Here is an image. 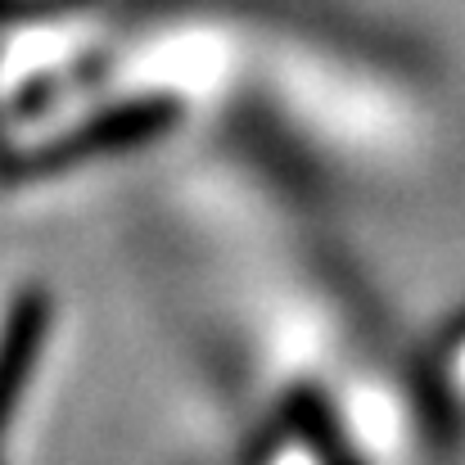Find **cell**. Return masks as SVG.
<instances>
[{"instance_id":"1","label":"cell","mask_w":465,"mask_h":465,"mask_svg":"<svg viewBox=\"0 0 465 465\" xmlns=\"http://www.w3.org/2000/svg\"><path fill=\"white\" fill-rule=\"evenodd\" d=\"M172 104H132V109H118V114H104L100 123L54 141L45 158L36 154L41 167H64V163H77V158H91V154H109V150H132V145H145L163 136L176 118Z\"/></svg>"},{"instance_id":"2","label":"cell","mask_w":465,"mask_h":465,"mask_svg":"<svg viewBox=\"0 0 465 465\" xmlns=\"http://www.w3.org/2000/svg\"><path fill=\"white\" fill-rule=\"evenodd\" d=\"M50 334V294L45 290H23L0 325V420L18 402L27 371Z\"/></svg>"}]
</instances>
